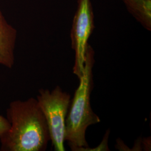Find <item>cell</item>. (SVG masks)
Listing matches in <instances>:
<instances>
[{"label": "cell", "instance_id": "1", "mask_svg": "<svg viewBox=\"0 0 151 151\" xmlns=\"http://www.w3.org/2000/svg\"><path fill=\"white\" fill-rule=\"evenodd\" d=\"M10 127L0 138L1 151H44L50 140L37 99L12 101L6 110Z\"/></svg>", "mask_w": 151, "mask_h": 151}, {"label": "cell", "instance_id": "2", "mask_svg": "<svg viewBox=\"0 0 151 151\" xmlns=\"http://www.w3.org/2000/svg\"><path fill=\"white\" fill-rule=\"evenodd\" d=\"M95 52L90 45L87 49L84 70L79 78V86L76 90L65 120V137L72 151H81L88 147L86 139L88 127L101 122L92 109L90 95L93 87L92 68Z\"/></svg>", "mask_w": 151, "mask_h": 151}, {"label": "cell", "instance_id": "3", "mask_svg": "<svg viewBox=\"0 0 151 151\" xmlns=\"http://www.w3.org/2000/svg\"><path fill=\"white\" fill-rule=\"evenodd\" d=\"M37 96L48 125L54 151H65V120L70 106V94L57 86L52 91L40 89Z\"/></svg>", "mask_w": 151, "mask_h": 151}, {"label": "cell", "instance_id": "4", "mask_svg": "<svg viewBox=\"0 0 151 151\" xmlns=\"http://www.w3.org/2000/svg\"><path fill=\"white\" fill-rule=\"evenodd\" d=\"M95 28L91 0H77V9L70 30L71 47L75 51L73 73L79 78L84 70L88 40Z\"/></svg>", "mask_w": 151, "mask_h": 151}, {"label": "cell", "instance_id": "5", "mask_svg": "<svg viewBox=\"0 0 151 151\" xmlns=\"http://www.w3.org/2000/svg\"><path fill=\"white\" fill-rule=\"evenodd\" d=\"M17 31L3 15L0 9V65L12 68L15 64Z\"/></svg>", "mask_w": 151, "mask_h": 151}, {"label": "cell", "instance_id": "6", "mask_svg": "<svg viewBox=\"0 0 151 151\" xmlns=\"http://www.w3.org/2000/svg\"><path fill=\"white\" fill-rule=\"evenodd\" d=\"M127 10L140 25L151 30V0H122Z\"/></svg>", "mask_w": 151, "mask_h": 151}, {"label": "cell", "instance_id": "7", "mask_svg": "<svg viewBox=\"0 0 151 151\" xmlns=\"http://www.w3.org/2000/svg\"><path fill=\"white\" fill-rule=\"evenodd\" d=\"M10 124L6 118L0 115V138L9 129Z\"/></svg>", "mask_w": 151, "mask_h": 151}]
</instances>
